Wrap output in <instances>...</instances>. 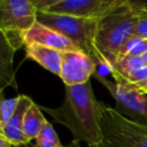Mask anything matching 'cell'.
Returning a JSON list of instances; mask_svg holds the SVG:
<instances>
[{
	"instance_id": "8992f818",
	"label": "cell",
	"mask_w": 147,
	"mask_h": 147,
	"mask_svg": "<svg viewBox=\"0 0 147 147\" xmlns=\"http://www.w3.org/2000/svg\"><path fill=\"white\" fill-rule=\"evenodd\" d=\"M111 94L117 103V110L122 114L133 115L147 121V94L136 87L123 83L109 80L105 75L95 71L93 75Z\"/></svg>"
},
{
	"instance_id": "30bf717a",
	"label": "cell",
	"mask_w": 147,
	"mask_h": 147,
	"mask_svg": "<svg viewBox=\"0 0 147 147\" xmlns=\"http://www.w3.org/2000/svg\"><path fill=\"white\" fill-rule=\"evenodd\" d=\"M32 102L33 100L30 96L20 94V101L14 114L10 116L8 122L0 127V134L5 137L13 147H21L29 144L23 136L22 123H23L24 114Z\"/></svg>"
},
{
	"instance_id": "5b68a950",
	"label": "cell",
	"mask_w": 147,
	"mask_h": 147,
	"mask_svg": "<svg viewBox=\"0 0 147 147\" xmlns=\"http://www.w3.org/2000/svg\"><path fill=\"white\" fill-rule=\"evenodd\" d=\"M38 9L32 0H0V31L17 51L25 33L37 22Z\"/></svg>"
},
{
	"instance_id": "6da1fadb",
	"label": "cell",
	"mask_w": 147,
	"mask_h": 147,
	"mask_svg": "<svg viewBox=\"0 0 147 147\" xmlns=\"http://www.w3.org/2000/svg\"><path fill=\"white\" fill-rule=\"evenodd\" d=\"M56 123L65 126L74 140L86 142L88 147L102 145V132L99 117V101L90 82L80 85L65 86L64 100L57 108L40 107Z\"/></svg>"
},
{
	"instance_id": "7c38bea8",
	"label": "cell",
	"mask_w": 147,
	"mask_h": 147,
	"mask_svg": "<svg viewBox=\"0 0 147 147\" xmlns=\"http://www.w3.org/2000/svg\"><path fill=\"white\" fill-rule=\"evenodd\" d=\"M25 54L26 59L37 62L39 65H41L49 72L60 76L63 55L62 52L38 44H28L25 45Z\"/></svg>"
},
{
	"instance_id": "7a4b0ae2",
	"label": "cell",
	"mask_w": 147,
	"mask_h": 147,
	"mask_svg": "<svg viewBox=\"0 0 147 147\" xmlns=\"http://www.w3.org/2000/svg\"><path fill=\"white\" fill-rule=\"evenodd\" d=\"M137 13L126 1L98 18L95 51L99 65L109 69L121 57L125 44L134 37Z\"/></svg>"
},
{
	"instance_id": "ba28073f",
	"label": "cell",
	"mask_w": 147,
	"mask_h": 147,
	"mask_svg": "<svg viewBox=\"0 0 147 147\" xmlns=\"http://www.w3.org/2000/svg\"><path fill=\"white\" fill-rule=\"evenodd\" d=\"M124 1L125 0H63L45 10L98 20Z\"/></svg>"
},
{
	"instance_id": "ffe728a7",
	"label": "cell",
	"mask_w": 147,
	"mask_h": 147,
	"mask_svg": "<svg viewBox=\"0 0 147 147\" xmlns=\"http://www.w3.org/2000/svg\"><path fill=\"white\" fill-rule=\"evenodd\" d=\"M0 147H13V146L10 145V142L5 137H2L0 134Z\"/></svg>"
},
{
	"instance_id": "cb8c5ba5",
	"label": "cell",
	"mask_w": 147,
	"mask_h": 147,
	"mask_svg": "<svg viewBox=\"0 0 147 147\" xmlns=\"http://www.w3.org/2000/svg\"><path fill=\"white\" fill-rule=\"evenodd\" d=\"M145 93H147V91H146V92H145Z\"/></svg>"
},
{
	"instance_id": "e0dca14e",
	"label": "cell",
	"mask_w": 147,
	"mask_h": 147,
	"mask_svg": "<svg viewBox=\"0 0 147 147\" xmlns=\"http://www.w3.org/2000/svg\"><path fill=\"white\" fill-rule=\"evenodd\" d=\"M136 13H137V24L134 29V36L147 39V10L136 9Z\"/></svg>"
},
{
	"instance_id": "d4e9b609",
	"label": "cell",
	"mask_w": 147,
	"mask_h": 147,
	"mask_svg": "<svg viewBox=\"0 0 147 147\" xmlns=\"http://www.w3.org/2000/svg\"><path fill=\"white\" fill-rule=\"evenodd\" d=\"M146 94H147V93H146Z\"/></svg>"
},
{
	"instance_id": "8fae6325",
	"label": "cell",
	"mask_w": 147,
	"mask_h": 147,
	"mask_svg": "<svg viewBox=\"0 0 147 147\" xmlns=\"http://www.w3.org/2000/svg\"><path fill=\"white\" fill-rule=\"evenodd\" d=\"M16 49L7 37L0 31V93L8 87L17 90L16 74L14 68V54Z\"/></svg>"
},
{
	"instance_id": "4fadbf2b",
	"label": "cell",
	"mask_w": 147,
	"mask_h": 147,
	"mask_svg": "<svg viewBox=\"0 0 147 147\" xmlns=\"http://www.w3.org/2000/svg\"><path fill=\"white\" fill-rule=\"evenodd\" d=\"M46 123L47 119L45 118L40 106H38L33 101L26 109L22 123L23 136L26 139V141L30 142L32 139H36V137L38 136V133L41 131V129Z\"/></svg>"
},
{
	"instance_id": "3957f363",
	"label": "cell",
	"mask_w": 147,
	"mask_h": 147,
	"mask_svg": "<svg viewBox=\"0 0 147 147\" xmlns=\"http://www.w3.org/2000/svg\"><path fill=\"white\" fill-rule=\"evenodd\" d=\"M102 147H147V123L99 101Z\"/></svg>"
},
{
	"instance_id": "9a60e30c",
	"label": "cell",
	"mask_w": 147,
	"mask_h": 147,
	"mask_svg": "<svg viewBox=\"0 0 147 147\" xmlns=\"http://www.w3.org/2000/svg\"><path fill=\"white\" fill-rule=\"evenodd\" d=\"M20 101V95L14 98H5L2 93H0V127L3 126L10 116L14 114Z\"/></svg>"
},
{
	"instance_id": "603a6c76",
	"label": "cell",
	"mask_w": 147,
	"mask_h": 147,
	"mask_svg": "<svg viewBox=\"0 0 147 147\" xmlns=\"http://www.w3.org/2000/svg\"><path fill=\"white\" fill-rule=\"evenodd\" d=\"M93 147H102V146H101V145H100V146H93Z\"/></svg>"
},
{
	"instance_id": "7402d4cb",
	"label": "cell",
	"mask_w": 147,
	"mask_h": 147,
	"mask_svg": "<svg viewBox=\"0 0 147 147\" xmlns=\"http://www.w3.org/2000/svg\"><path fill=\"white\" fill-rule=\"evenodd\" d=\"M32 1H33V3H34V2H37V1H38V0H32Z\"/></svg>"
},
{
	"instance_id": "ac0fdd59",
	"label": "cell",
	"mask_w": 147,
	"mask_h": 147,
	"mask_svg": "<svg viewBox=\"0 0 147 147\" xmlns=\"http://www.w3.org/2000/svg\"><path fill=\"white\" fill-rule=\"evenodd\" d=\"M61 1H63V0H38L37 2H34V5L38 10H45Z\"/></svg>"
},
{
	"instance_id": "52a82bcc",
	"label": "cell",
	"mask_w": 147,
	"mask_h": 147,
	"mask_svg": "<svg viewBox=\"0 0 147 147\" xmlns=\"http://www.w3.org/2000/svg\"><path fill=\"white\" fill-rule=\"evenodd\" d=\"M96 71V63L84 52L76 49L64 52L62 55L60 78L64 86L80 85L90 82Z\"/></svg>"
},
{
	"instance_id": "9c48e42d",
	"label": "cell",
	"mask_w": 147,
	"mask_h": 147,
	"mask_svg": "<svg viewBox=\"0 0 147 147\" xmlns=\"http://www.w3.org/2000/svg\"><path fill=\"white\" fill-rule=\"evenodd\" d=\"M24 44H38L60 51L62 53L77 49L76 46L65 36L39 22H36L25 33Z\"/></svg>"
},
{
	"instance_id": "277c9868",
	"label": "cell",
	"mask_w": 147,
	"mask_h": 147,
	"mask_svg": "<svg viewBox=\"0 0 147 147\" xmlns=\"http://www.w3.org/2000/svg\"><path fill=\"white\" fill-rule=\"evenodd\" d=\"M37 22L45 24L65 36L77 49L87 54L96 63V67L99 65V59L94 45L98 20L38 10Z\"/></svg>"
},
{
	"instance_id": "44dd1931",
	"label": "cell",
	"mask_w": 147,
	"mask_h": 147,
	"mask_svg": "<svg viewBox=\"0 0 147 147\" xmlns=\"http://www.w3.org/2000/svg\"><path fill=\"white\" fill-rule=\"evenodd\" d=\"M64 147H82V145H80V142H78V141H76V140H72L69 145H67V146H64Z\"/></svg>"
},
{
	"instance_id": "d6986e66",
	"label": "cell",
	"mask_w": 147,
	"mask_h": 147,
	"mask_svg": "<svg viewBox=\"0 0 147 147\" xmlns=\"http://www.w3.org/2000/svg\"><path fill=\"white\" fill-rule=\"evenodd\" d=\"M131 7L139 10H147V0H125Z\"/></svg>"
},
{
	"instance_id": "2e32d148",
	"label": "cell",
	"mask_w": 147,
	"mask_h": 147,
	"mask_svg": "<svg viewBox=\"0 0 147 147\" xmlns=\"http://www.w3.org/2000/svg\"><path fill=\"white\" fill-rule=\"evenodd\" d=\"M147 51V39L139 38V37H132L124 46V49L122 52V56H139L144 54ZM119 57V59H121Z\"/></svg>"
},
{
	"instance_id": "5bb4252c",
	"label": "cell",
	"mask_w": 147,
	"mask_h": 147,
	"mask_svg": "<svg viewBox=\"0 0 147 147\" xmlns=\"http://www.w3.org/2000/svg\"><path fill=\"white\" fill-rule=\"evenodd\" d=\"M36 142L33 147H64L60 138L57 137L56 131L54 130L53 125L47 121V123L44 125L41 131L36 137Z\"/></svg>"
}]
</instances>
